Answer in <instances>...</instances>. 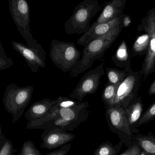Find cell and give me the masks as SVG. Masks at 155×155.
<instances>
[{"mask_svg": "<svg viewBox=\"0 0 155 155\" xmlns=\"http://www.w3.org/2000/svg\"><path fill=\"white\" fill-rule=\"evenodd\" d=\"M121 29L120 25L106 35L90 41L84 47L82 58L71 72L70 76L76 78L90 68L96 60L102 58L106 50L118 37Z\"/></svg>", "mask_w": 155, "mask_h": 155, "instance_id": "6da1fadb", "label": "cell"}, {"mask_svg": "<svg viewBox=\"0 0 155 155\" xmlns=\"http://www.w3.org/2000/svg\"><path fill=\"white\" fill-rule=\"evenodd\" d=\"M101 8L97 0H84L81 2L64 24L66 33L68 35H80L87 32L91 21Z\"/></svg>", "mask_w": 155, "mask_h": 155, "instance_id": "7a4b0ae2", "label": "cell"}, {"mask_svg": "<svg viewBox=\"0 0 155 155\" xmlns=\"http://www.w3.org/2000/svg\"><path fill=\"white\" fill-rule=\"evenodd\" d=\"M33 86L18 87L14 84L7 86L4 95L3 101L4 108L12 116L13 124L17 122L24 114L33 95Z\"/></svg>", "mask_w": 155, "mask_h": 155, "instance_id": "3957f363", "label": "cell"}, {"mask_svg": "<svg viewBox=\"0 0 155 155\" xmlns=\"http://www.w3.org/2000/svg\"><path fill=\"white\" fill-rule=\"evenodd\" d=\"M9 9L11 16L17 27L18 31L26 40L27 45L43 54L45 51L34 39L31 32L30 22V7L25 0H9Z\"/></svg>", "mask_w": 155, "mask_h": 155, "instance_id": "277c9868", "label": "cell"}, {"mask_svg": "<svg viewBox=\"0 0 155 155\" xmlns=\"http://www.w3.org/2000/svg\"><path fill=\"white\" fill-rule=\"evenodd\" d=\"M50 57L52 63L61 71L71 72L79 62L81 56L73 42H65L56 39L51 43Z\"/></svg>", "mask_w": 155, "mask_h": 155, "instance_id": "5b68a950", "label": "cell"}, {"mask_svg": "<svg viewBox=\"0 0 155 155\" xmlns=\"http://www.w3.org/2000/svg\"><path fill=\"white\" fill-rule=\"evenodd\" d=\"M90 104L87 101L80 102L70 108H61L56 105L44 117L34 121H28L26 129H34L36 127L44 122L60 117L73 123L81 124L85 122L89 116Z\"/></svg>", "mask_w": 155, "mask_h": 155, "instance_id": "8992f818", "label": "cell"}, {"mask_svg": "<svg viewBox=\"0 0 155 155\" xmlns=\"http://www.w3.org/2000/svg\"><path fill=\"white\" fill-rule=\"evenodd\" d=\"M105 117L110 130L117 135L127 148L132 147L134 145L133 134L123 107L120 105L106 107Z\"/></svg>", "mask_w": 155, "mask_h": 155, "instance_id": "52a82bcc", "label": "cell"}, {"mask_svg": "<svg viewBox=\"0 0 155 155\" xmlns=\"http://www.w3.org/2000/svg\"><path fill=\"white\" fill-rule=\"evenodd\" d=\"M103 65L102 63L96 68L85 73L69 97L82 102L87 95L95 93L98 88L101 78L104 74Z\"/></svg>", "mask_w": 155, "mask_h": 155, "instance_id": "ba28073f", "label": "cell"}, {"mask_svg": "<svg viewBox=\"0 0 155 155\" xmlns=\"http://www.w3.org/2000/svg\"><path fill=\"white\" fill-rule=\"evenodd\" d=\"M144 25L146 32L150 35L147 53L142 66V73L145 78L152 73L155 68V9L149 12Z\"/></svg>", "mask_w": 155, "mask_h": 155, "instance_id": "9c48e42d", "label": "cell"}, {"mask_svg": "<svg viewBox=\"0 0 155 155\" xmlns=\"http://www.w3.org/2000/svg\"><path fill=\"white\" fill-rule=\"evenodd\" d=\"M137 76L129 75L120 84L113 105H120L126 109L137 98Z\"/></svg>", "mask_w": 155, "mask_h": 155, "instance_id": "30bf717a", "label": "cell"}, {"mask_svg": "<svg viewBox=\"0 0 155 155\" xmlns=\"http://www.w3.org/2000/svg\"><path fill=\"white\" fill-rule=\"evenodd\" d=\"M12 44L13 48L24 58L31 72L37 73L40 68H45L46 54L20 42L13 41Z\"/></svg>", "mask_w": 155, "mask_h": 155, "instance_id": "8fae6325", "label": "cell"}, {"mask_svg": "<svg viewBox=\"0 0 155 155\" xmlns=\"http://www.w3.org/2000/svg\"><path fill=\"white\" fill-rule=\"evenodd\" d=\"M76 135L64 130L55 129L43 130L41 134L42 142L40 147L49 150L55 149L68 144L75 138Z\"/></svg>", "mask_w": 155, "mask_h": 155, "instance_id": "7c38bea8", "label": "cell"}, {"mask_svg": "<svg viewBox=\"0 0 155 155\" xmlns=\"http://www.w3.org/2000/svg\"><path fill=\"white\" fill-rule=\"evenodd\" d=\"M121 24L120 17H117L110 21L99 24L91 30L83 34L77 41V44L85 47L93 40L106 35Z\"/></svg>", "mask_w": 155, "mask_h": 155, "instance_id": "4fadbf2b", "label": "cell"}, {"mask_svg": "<svg viewBox=\"0 0 155 155\" xmlns=\"http://www.w3.org/2000/svg\"><path fill=\"white\" fill-rule=\"evenodd\" d=\"M57 100L44 98L32 103L25 113L26 118L28 121H34L42 118L57 105Z\"/></svg>", "mask_w": 155, "mask_h": 155, "instance_id": "5bb4252c", "label": "cell"}, {"mask_svg": "<svg viewBox=\"0 0 155 155\" xmlns=\"http://www.w3.org/2000/svg\"><path fill=\"white\" fill-rule=\"evenodd\" d=\"M123 0H114L109 2L103 9L97 20L90 26L89 30H91L97 25L110 21L117 17L122 11L125 5ZM88 30V31H89Z\"/></svg>", "mask_w": 155, "mask_h": 155, "instance_id": "9a60e30c", "label": "cell"}, {"mask_svg": "<svg viewBox=\"0 0 155 155\" xmlns=\"http://www.w3.org/2000/svg\"><path fill=\"white\" fill-rule=\"evenodd\" d=\"M125 110L131 133L138 134L140 130L135 126L142 117L143 111V104L140 98H136Z\"/></svg>", "mask_w": 155, "mask_h": 155, "instance_id": "2e32d148", "label": "cell"}, {"mask_svg": "<svg viewBox=\"0 0 155 155\" xmlns=\"http://www.w3.org/2000/svg\"><path fill=\"white\" fill-rule=\"evenodd\" d=\"M133 144L138 145L148 155H155V136L151 131L147 135L133 134Z\"/></svg>", "mask_w": 155, "mask_h": 155, "instance_id": "e0dca14e", "label": "cell"}, {"mask_svg": "<svg viewBox=\"0 0 155 155\" xmlns=\"http://www.w3.org/2000/svg\"><path fill=\"white\" fill-rule=\"evenodd\" d=\"M79 126L78 124L68 121L61 118L58 117L37 126L34 129L51 130L55 129H59L71 131L77 129Z\"/></svg>", "mask_w": 155, "mask_h": 155, "instance_id": "ac0fdd59", "label": "cell"}, {"mask_svg": "<svg viewBox=\"0 0 155 155\" xmlns=\"http://www.w3.org/2000/svg\"><path fill=\"white\" fill-rule=\"evenodd\" d=\"M123 144L120 140L115 146L109 141L103 142L95 150L93 155H117L121 150Z\"/></svg>", "mask_w": 155, "mask_h": 155, "instance_id": "d6986e66", "label": "cell"}, {"mask_svg": "<svg viewBox=\"0 0 155 155\" xmlns=\"http://www.w3.org/2000/svg\"><path fill=\"white\" fill-rule=\"evenodd\" d=\"M120 84H113L108 82L106 85L101 94L102 101L106 107L113 105Z\"/></svg>", "mask_w": 155, "mask_h": 155, "instance_id": "ffe728a7", "label": "cell"}, {"mask_svg": "<svg viewBox=\"0 0 155 155\" xmlns=\"http://www.w3.org/2000/svg\"><path fill=\"white\" fill-rule=\"evenodd\" d=\"M16 152L12 141L6 138L0 126V155H15Z\"/></svg>", "mask_w": 155, "mask_h": 155, "instance_id": "44dd1931", "label": "cell"}, {"mask_svg": "<svg viewBox=\"0 0 155 155\" xmlns=\"http://www.w3.org/2000/svg\"><path fill=\"white\" fill-rule=\"evenodd\" d=\"M147 33L139 36L136 40L133 46V50L135 52L139 53L148 48L150 37L149 34Z\"/></svg>", "mask_w": 155, "mask_h": 155, "instance_id": "7402d4cb", "label": "cell"}, {"mask_svg": "<svg viewBox=\"0 0 155 155\" xmlns=\"http://www.w3.org/2000/svg\"><path fill=\"white\" fill-rule=\"evenodd\" d=\"M107 72L109 81L111 84H120L126 78V73L125 71L107 68Z\"/></svg>", "mask_w": 155, "mask_h": 155, "instance_id": "603a6c76", "label": "cell"}, {"mask_svg": "<svg viewBox=\"0 0 155 155\" xmlns=\"http://www.w3.org/2000/svg\"><path fill=\"white\" fill-rule=\"evenodd\" d=\"M18 155H41V153L34 142L28 140L23 143Z\"/></svg>", "mask_w": 155, "mask_h": 155, "instance_id": "cb8c5ba5", "label": "cell"}, {"mask_svg": "<svg viewBox=\"0 0 155 155\" xmlns=\"http://www.w3.org/2000/svg\"><path fill=\"white\" fill-rule=\"evenodd\" d=\"M155 119V102L151 104L142 115L138 122L135 126L137 129L138 127L147 124Z\"/></svg>", "mask_w": 155, "mask_h": 155, "instance_id": "d4e9b609", "label": "cell"}, {"mask_svg": "<svg viewBox=\"0 0 155 155\" xmlns=\"http://www.w3.org/2000/svg\"><path fill=\"white\" fill-rule=\"evenodd\" d=\"M13 65V61L7 56L2 44L0 42V70L7 69L12 67Z\"/></svg>", "mask_w": 155, "mask_h": 155, "instance_id": "484cf974", "label": "cell"}, {"mask_svg": "<svg viewBox=\"0 0 155 155\" xmlns=\"http://www.w3.org/2000/svg\"><path fill=\"white\" fill-rule=\"evenodd\" d=\"M57 106L61 108H70L76 106L80 101L73 100L72 99L68 97H59L56 99Z\"/></svg>", "mask_w": 155, "mask_h": 155, "instance_id": "4316f807", "label": "cell"}, {"mask_svg": "<svg viewBox=\"0 0 155 155\" xmlns=\"http://www.w3.org/2000/svg\"><path fill=\"white\" fill-rule=\"evenodd\" d=\"M117 58L120 61H125L128 58L127 50L125 41H123L118 49L117 52Z\"/></svg>", "mask_w": 155, "mask_h": 155, "instance_id": "83f0119b", "label": "cell"}, {"mask_svg": "<svg viewBox=\"0 0 155 155\" xmlns=\"http://www.w3.org/2000/svg\"><path fill=\"white\" fill-rule=\"evenodd\" d=\"M71 147V144L69 143L61 147L57 150L51 151L44 155H67L70 150Z\"/></svg>", "mask_w": 155, "mask_h": 155, "instance_id": "f1b7e54d", "label": "cell"}, {"mask_svg": "<svg viewBox=\"0 0 155 155\" xmlns=\"http://www.w3.org/2000/svg\"><path fill=\"white\" fill-rule=\"evenodd\" d=\"M142 149L138 145L134 144L132 147L128 148L120 155H140Z\"/></svg>", "mask_w": 155, "mask_h": 155, "instance_id": "f546056e", "label": "cell"}, {"mask_svg": "<svg viewBox=\"0 0 155 155\" xmlns=\"http://www.w3.org/2000/svg\"><path fill=\"white\" fill-rule=\"evenodd\" d=\"M148 94L150 96L155 95V80L152 82L150 87L148 90Z\"/></svg>", "mask_w": 155, "mask_h": 155, "instance_id": "4dcf8cb0", "label": "cell"}, {"mask_svg": "<svg viewBox=\"0 0 155 155\" xmlns=\"http://www.w3.org/2000/svg\"><path fill=\"white\" fill-rule=\"evenodd\" d=\"M131 22V19L129 16H127L125 17L123 20V26L124 28H127L129 26Z\"/></svg>", "mask_w": 155, "mask_h": 155, "instance_id": "1f68e13d", "label": "cell"}, {"mask_svg": "<svg viewBox=\"0 0 155 155\" xmlns=\"http://www.w3.org/2000/svg\"><path fill=\"white\" fill-rule=\"evenodd\" d=\"M140 155H148L144 150H142L141 151V153H140Z\"/></svg>", "mask_w": 155, "mask_h": 155, "instance_id": "d6a6232c", "label": "cell"}]
</instances>
